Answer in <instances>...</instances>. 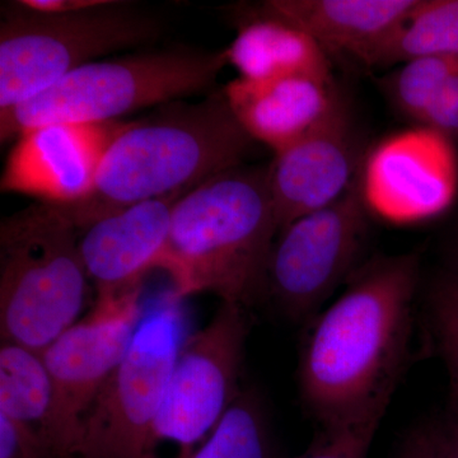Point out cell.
<instances>
[{"mask_svg":"<svg viewBox=\"0 0 458 458\" xmlns=\"http://www.w3.org/2000/svg\"><path fill=\"white\" fill-rule=\"evenodd\" d=\"M418 283L417 255L376 256L313 319L298 384L319 427L379 424L408 357Z\"/></svg>","mask_w":458,"mask_h":458,"instance_id":"6da1fadb","label":"cell"},{"mask_svg":"<svg viewBox=\"0 0 458 458\" xmlns=\"http://www.w3.org/2000/svg\"><path fill=\"white\" fill-rule=\"evenodd\" d=\"M255 143L223 89L195 104L162 105L147 119L129 123L114 141L92 194L81 203L59 208L82 232L132 205L190 191L243 165Z\"/></svg>","mask_w":458,"mask_h":458,"instance_id":"7a4b0ae2","label":"cell"},{"mask_svg":"<svg viewBox=\"0 0 458 458\" xmlns=\"http://www.w3.org/2000/svg\"><path fill=\"white\" fill-rule=\"evenodd\" d=\"M267 174V167L237 165L177 201L159 267L174 294L210 293L245 309L265 294L279 233Z\"/></svg>","mask_w":458,"mask_h":458,"instance_id":"3957f363","label":"cell"},{"mask_svg":"<svg viewBox=\"0 0 458 458\" xmlns=\"http://www.w3.org/2000/svg\"><path fill=\"white\" fill-rule=\"evenodd\" d=\"M80 229L36 203L0 223V335L42 354L77 324L89 293Z\"/></svg>","mask_w":458,"mask_h":458,"instance_id":"277c9868","label":"cell"},{"mask_svg":"<svg viewBox=\"0 0 458 458\" xmlns=\"http://www.w3.org/2000/svg\"><path fill=\"white\" fill-rule=\"evenodd\" d=\"M227 64L225 49L141 51L89 63L22 104L0 111V140L54 123L113 122L140 108L212 93Z\"/></svg>","mask_w":458,"mask_h":458,"instance_id":"5b68a950","label":"cell"},{"mask_svg":"<svg viewBox=\"0 0 458 458\" xmlns=\"http://www.w3.org/2000/svg\"><path fill=\"white\" fill-rule=\"evenodd\" d=\"M158 18L128 2L106 0L74 12L2 5L0 111L22 104L98 57L159 38Z\"/></svg>","mask_w":458,"mask_h":458,"instance_id":"8992f818","label":"cell"},{"mask_svg":"<svg viewBox=\"0 0 458 458\" xmlns=\"http://www.w3.org/2000/svg\"><path fill=\"white\" fill-rule=\"evenodd\" d=\"M250 321L245 307L222 303L181 346L143 458H192L241 394Z\"/></svg>","mask_w":458,"mask_h":458,"instance_id":"52a82bcc","label":"cell"},{"mask_svg":"<svg viewBox=\"0 0 458 458\" xmlns=\"http://www.w3.org/2000/svg\"><path fill=\"white\" fill-rule=\"evenodd\" d=\"M181 298L144 312L131 349L83 419L78 458H143L183 344Z\"/></svg>","mask_w":458,"mask_h":458,"instance_id":"ba28073f","label":"cell"},{"mask_svg":"<svg viewBox=\"0 0 458 458\" xmlns=\"http://www.w3.org/2000/svg\"><path fill=\"white\" fill-rule=\"evenodd\" d=\"M367 214L357 179L335 203L295 219L279 232L267 264L265 294L289 318H311L360 267L358 260L369 232Z\"/></svg>","mask_w":458,"mask_h":458,"instance_id":"9c48e42d","label":"cell"},{"mask_svg":"<svg viewBox=\"0 0 458 458\" xmlns=\"http://www.w3.org/2000/svg\"><path fill=\"white\" fill-rule=\"evenodd\" d=\"M358 186L367 210L382 221L410 225L437 218L458 195L457 146L426 126L394 132L366 153Z\"/></svg>","mask_w":458,"mask_h":458,"instance_id":"30bf717a","label":"cell"},{"mask_svg":"<svg viewBox=\"0 0 458 458\" xmlns=\"http://www.w3.org/2000/svg\"><path fill=\"white\" fill-rule=\"evenodd\" d=\"M143 315L140 295L93 309L41 354L55 388L60 424L75 458L83 419L128 354Z\"/></svg>","mask_w":458,"mask_h":458,"instance_id":"8fae6325","label":"cell"},{"mask_svg":"<svg viewBox=\"0 0 458 458\" xmlns=\"http://www.w3.org/2000/svg\"><path fill=\"white\" fill-rule=\"evenodd\" d=\"M129 123H54L22 132L0 189L57 207L81 203L92 194L108 149Z\"/></svg>","mask_w":458,"mask_h":458,"instance_id":"7c38bea8","label":"cell"},{"mask_svg":"<svg viewBox=\"0 0 458 458\" xmlns=\"http://www.w3.org/2000/svg\"><path fill=\"white\" fill-rule=\"evenodd\" d=\"M366 153L345 104L267 165L279 232L295 219L335 203L358 179Z\"/></svg>","mask_w":458,"mask_h":458,"instance_id":"4fadbf2b","label":"cell"},{"mask_svg":"<svg viewBox=\"0 0 458 458\" xmlns=\"http://www.w3.org/2000/svg\"><path fill=\"white\" fill-rule=\"evenodd\" d=\"M188 192L132 205L82 231L81 255L98 291L96 310L140 294L144 276L161 267L170 236L172 212Z\"/></svg>","mask_w":458,"mask_h":458,"instance_id":"5bb4252c","label":"cell"},{"mask_svg":"<svg viewBox=\"0 0 458 458\" xmlns=\"http://www.w3.org/2000/svg\"><path fill=\"white\" fill-rule=\"evenodd\" d=\"M223 92L247 134L274 155L324 123L344 102L333 77L313 74L236 78Z\"/></svg>","mask_w":458,"mask_h":458,"instance_id":"9a60e30c","label":"cell"},{"mask_svg":"<svg viewBox=\"0 0 458 458\" xmlns=\"http://www.w3.org/2000/svg\"><path fill=\"white\" fill-rule=\"evenodd\" d=\"M418 0H269L265 5L311 36L327 55L370 66Z\"/></svg>","mask_w":458,"mask_h":458,"instance_id":"2e32d148","label":"cell"},{"mask_svg":"<svg viewBox=\"0 0 458 458\" xmlns=\"http://www.w3.org/2000/svg\"><path fill=\"white\" fill-rule=\"evenodd\" d=\"M225 53L228 64L243 80H276L295 74L333 77L330 57L318 42L265 3L238 17L236 38Z\"/></svg>","mask_w":458,"mask_h":458,"instance_id":"e0dca14e","label":"cell"},{"mask_svg":"<svg viewBox=\"0 0 458 458\" xmlns=\"http://www.w3.org/2000/svg\"><path fill=\"white\" fill-rule=\"evenodd\" d=\"M0 415L38 436L56 458H75L41 354L16 344L2 343L0 348Z\"/></svg>","mask_w":458,"mask_h":458,"instance_id":"ac0fdd59","label":"cell"},{"mask_svg":"<svg viewBox=\"0 0 458 458\" xmlns=\"http://www.w3.org/2000/svg\"><path fill=\"white\" fill-rule=\"evenodd\" d=\"M421 56H458V0H418L369 68H390Z\"/></svg>","mask_w":458,"mask_h":458,"instance_id":"d6986e66","label":"cell"},{"mask_svg":"<svg viewBox=\"0 0 458 458\" xmlns=\"http://www.w3.org/2000/svg\"><path fill=\"white\" fill-rule=\"evenodd\" d=\"M192 458H280L259 397L241 391Z\"/></svg>","mask_w":458,"mask_h":458,"instance_id":"ffe728a7","label":"cell"},{"mask_svg":"<svg viewBox=\"0 0 458 458\" xmlns=\"http://www.w3.org/2000/svg\"><path fill=\"white\" fill-rule=\"evenodd\" d=\"M458 65V56H421L397 65L379 81V87L394 110L418 125L448 75Z\"/></svg>","mask_w":458,"mask_h":458,"instance_id":"44dd1931","label":"cell"},{"mask_svg":"<svg viewBox=\"0 0 458 458\" xmlns=\"http://www.w3.org/2000/svg\"><path fill=\"white\" fill-rule=\"evenodd\" d=\"M428 333L450 376L452 400L458 401V278L448 274L428 301Z\"/></svg>","mask_w":458,"mask_h":458,"instance_id":"7402d4cb","label":"cell"},{"mask_svg":"<svg viewBox=\"0 0 458 458\" xmlns=\"http://www.w3.org/2000/svg\"><path fill=\"white\" fill-rule=\"evenodd\" d=\"M378 423L321 428L311 445L295 458H369Z\"/></svg>","mask_w":458,"mask_h":458,"instance_id":"603a6c76","label":"cell"},{"mask_svg":"<svg viewBox=\"0 0 458 458\" xmlns=\"http://www.w3.org/2000/svg\"><path fill=\"white\" fill-rule=\"evenodd\" d=\"M418 125L441 132L458 146V65L436 93Z\"/></svg>","mask_w":458,"mask_h":458,"instance_id":"cb8c5ba5","label":"cell"},{"mask_svg":"<svg viewBox=\"0 0 458 458\" xmlns=\"http://www.w3.org/2000/svg\"><path fill=\"white\" fill-rule=\"evenodd\" d=\"M0 458L56 457L38 436L0 415Z\"/></svg>","mask_w":458,"mask_h":458,"instance_id":"d4e9b609","label":"cell"},{"mask_svg":"<svg viewBox=\"0 0 458 458\" xmlns=\"http://www.w3.org/2000/svg\"><path fill=\"white\" fill-rule=\"evenodd\" d=\"M393 458H447L439 424H421L410 430Z\"/></svg>","mask_w":458,"mask_h":458,"instance_id":"484cf974","label":"cell"},{"mask_svg":"<svg viewBox=\"0 0 458 458\" xmlns=\"http://www.w3.org/2000/svg\"><path fill=\"white\" fill-rule=\"evenodd\" d=\"M106 0H22L26 7L41 12H74L98 7Z\"/></svg>","mask_w":458,"mask_h":458,"instance_id":"4316f807","label":"cell"},{"mask_svg":"<svg viewBox=\"0 0 458 458\" xmlns=\"http://www.w3.org/2000/svg\"><path fill=\"white\" fill-rule=\"evenodd\" d=\"M447 458H458V401L452 400V412L445 424H439Z\"/></svg>","mask_w":458,"mask_h":458,"instance_id":"83f0119b","label":"cell"},{"mask_svg":"<svg viewBox=\"0 0 458 458\" xmlns=\"http://www.w3.org/2000/svg\"><path fill=\"white\" fill-rule=\"evenodd\" d=\"M452 276H456L458 278V237H457V249H456V267H454V271H452Z\"/></svg>","mask_w":458,"mask_h":458,"instance_id":"f1b7e54d","label":"cell"}]
</instances>
